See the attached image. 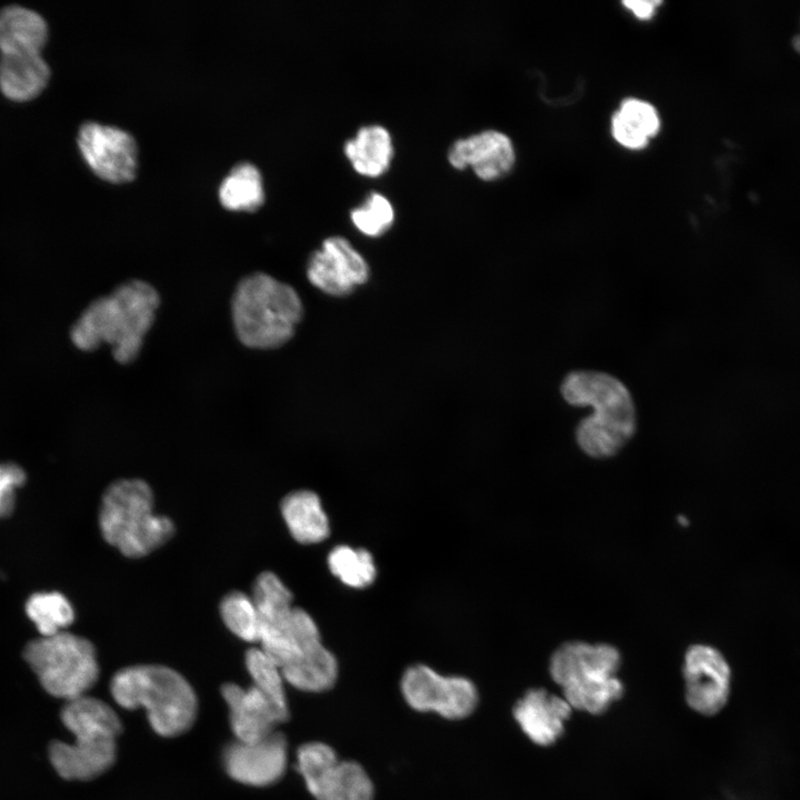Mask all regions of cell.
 Here are the masks:
<instances>
[{
	"label": "cell",
	"mask_w": 800,
	"mask_h": 800,
	"mask_svg": "<svg viewBox=\"0 0 800 800\" xmlns=\"http://www.w3.org/2000/svg\"><path fill=\"white\" fill-rule=\"evenodd\" d=\"M251 597L259 614V648L278 664L284 681L307 692L330 689L338 677L336 657L323 646L312 617L292 604L281 579L261 572Z\"/></svg>",
	"instance_id": "6da1fadb"
},
{
	"label": "cell",
	"mask_w": 800,
	"mask_h": 800,
	"mask_svg": "<svg viewBox=\"0 0 800 800\" xmlns=\"http://www.w3.org/2000/svg\"><path fill=\"white\" fill-rule=\"evenodd\" d=\"M159 304V293L150 283L126 281L89 303L71 327V341L82 351L107 343L117 362L130 363L140 353Z\"/></svg>",
	"instance_id": "7a4b0ae2"
},
{
	"label": "cell",
	"mask_w": 800,
	"mask_h": 800,
	"mask_svg": "<svg viewBox=\"0 0 800 800\" xmlns=\"http://www.w3.org/2000/svg\"><path fill=\"white\" fill-rule=\"evenodd\" d=\"M563 400L572 407H590L592 414L576 428V441L594 459L617 454L634 436L637 410L628 387L617 377L597 370H574L560 384Z\"/></svg>",
	"instance_id": "3957f363"
},
{
	"label": "cell",
	"mask_w": 800,
	"mask_h": 800,
	"mask_svg": "<svg viewBox=\"0 0 800 800\" xmlns=\"http://www.w3.org/2000/svg\"><path fill=\"white\" fill-rule=\"evenodd\" d=\"M60 716L73 741L54 740L49 744V760L57 773L66 780L86 781L106 772L114 763L122 730L116 711L86 694L66 701Z\"/></svg>",
	"instance_id": "277c9868"
},
{
	"label": "cell",
	"mask_w": 800,
	"mask_h": 800,
	"mask_svg": "<svg viewBox=\"0 0 800 800\" xmlns=\"http://www.w3.org/2000/svg\"><path fill=\"white\" fill-rule=\"evenodd\" d=\"M113 700L123 709L143 708L156 733L179 736L193 724L198 702L190 683L176 670L139 664L116 672L110 681Z\"/></svg>",
	"instance_id": "5b68a950"
},
{
	"label": "cell",
	"mask_w": 800,
	"mask_h": 800,
	"mask_svg": "<svg viewBox=\"0 0 800 800\" xmlns=\"http://www.w3.org/2000/svg\"><path fill=\"white\" fill-rule=\"evenodd\" d=\"M303 313L297 291L270 274L242 278L231 299V317L239 341L252 349H276L294 334Z\"/></svg>",
	"instance_id": "8992f818"
},
{
	"label": "cell",
	"mask_w": 800,
	"mask_h": 800,
	"mask_svg": "<svg viewBox=\"0 0 800 800\" xmlns=\"http://www.w3.org/2000/svg\"><path fill=\"white\" fill-rule=\"evenodd\" d=\"M620 667L621 654L616 647L569 641L552 652L548 669L573 711L599 716L624 693V684L618 677Z\"/></svg>",
	"instance_id": "52a82bcc"
},
{
	"label": "cell",
	"mask_w": 800,
	"mask_h": 800,
	"mask_svg": "<svg viewBox=\"0 0 800 800\" xmlns=\"http://www.w3.org/2000/svg\"><path fill=\"white\" fill-rule=\"evenodd\" d=\"M104 540L128 558H141L174 532L170 518L153 511V494L141 479H121L104 491L99 510Z\"/></svg>",
	"instance_id": "ba28073f"
},
{
	"label": "cell",
	"mask_w": 800,
	"mask_h": 800,
	"mask_svg": "<svg viewBox=\"0 0 800 800\" xmlns=\"http://www.w3.org/2000/svg\"><path fill=\"white\" fill-rule=\"evenodd\" d=\"M23 658L42 688L64 702L86 696L99 678L93 644L67 631L31 640Z\"/></svg>",
	"instance_id": "9c48e42d"
},
{
	"label": "cell",
	"mask_w": 800,
	"mask_h": 800,
	"mask_svg": "<svg viewBox=\"0 0 800 800\" xmlns=\"http://www.w3.org/2000/svg\"><path fill=\"white\" fill-rule=\"evenodd\" d=\"M297 767L316 800H373V784L364 769L354 761L340 760L326 743L302 744L297 751Z\"/></svg>",
	"instance_id": "30bf717a"
},
{
	"label": "cell",
	"mask_w": 800,
	"mask_h": 800,
	"mask_svg": "<svg viewBox=\"0 0 800 800\" xmlns=\"http://www.w3.org/2000/svg\"><path fill=\"white\" fill-rule=\"evenodd\" d=\"M401 692L412 709L450 720L468 717L479 700L477 688L469 679L442 676L424 664H414L404 671Z\"/></svg>",
	"instance_id": "8fae6325"
},
{
	"label": "cell",
	"mask_w": 800,
	"mask_h": 800,
	"mask_svg": "<svg viewBox=\"0 0 800 800\" xmlns=\"http://www.w3.org/2000/svg\"><path fill=\"white\" fill-rule=\"evenodd\" d=\"M683 696L694 712L711 717L727 704L731 691V669L726 657L710 644L690 646L682 663Z\"/></svg>",
	"instance_id": "7c38bea8"
},
{
	"label": "cell",
	"mask_w": 800,
	"mask_h": 800,
	"mask_svg": "<svg viewBox=\"0 0 800 800\" xmlns=\"http://www.w3.org/2000/svg\"><path fill=\"white\" fill-rule=\"evenodd\" d=\"M78 146L86 162L100 178L121 183L136 177L138 144L130 132L87 121L79 129Z\"/></svg>",
	"instance_id": "4fadbf2b"
},
{
	"label": "cell",
	"mask_w": 800,
	"mask_h": 800,
	"mask_svg": "<svg viewBox=\"0 0 800 800\" xmlns=\"http://www.w3.org/2000/svg\"><path fill=\"white\" fill-rule=\"evenodd\" d=\"M307 277L322 292L346 297L367 282L369 266L347 238L331 236L310 256Z\"/></svg>",
	"instance_id": "5bb4252c"
},
{
	"label": "cell",
	"mask_w": 800,
	"mask_h": 800,
	"mask_svg": "<svg viewBox=\"0 0 800 800\" xmlns=\"http://www.w3.org/2000/svg\"><path fill=\"white\" fill-rule=\"evenodd\" d=\"M223 766L236 781L266 787L277 782L288 763V744L282 733L274 731L256 741L234 740L223 750Z\"/></svg>",
	"instance_id": "9a60e30c"
},
{
	"label": "cell",
	"mask_w": 800,
	"mask_h": 800,
	"mask_svg": "<svg viewBox=\"0 0 800 800\" xmlns=\"http://www.w3.org/2000/svg\"><path fill=\"white\" fill-rule=\"evenodd\" d=\"M447 161L456 170L471 169L483 181L506 177L514 167L516 149L510 137L496 129H484L451 142Z\"/></svg>",
	"instance_id": "2e32d148"
},
{
	"label": "cell",
	"mask_w": 800,
	"mask_h": 800,
	"mask_svg": "<svg viewBox=\"0 0 800 800\" xmlns=\"http://www.w3.org/2000/svg\"><path fill=\"white\" fill-rule=\"evenodd\" d=\"M221 693L229 707L230 724L236 740L256 741L277 731L289 717V708L281 706L254 686L242 688L226 683Z\"/></svg>",
	"instance_id": "e0dca14e"
},
{
	"label": "cell",
	"mask_w": 800,
	"mask_h": 800,
	"mask_svg": "<svg viewBox=\"0 0 800 800\" xmlns=\"http://www.w3.org/2000/svg\"><path fill=\"white\" fill-rule=\"evenodd\" d=\"M572 712L561 694L544 688L527 690L512 709L520 730L539 747H551L562 738Z\"/></svg>",
	"instance_id": "ac0fdd59"
},
{
	"label": "cell",
	"mask_w": 800,
	"mask_h": 800,
	"mask_svg": "<svg viewBox=\"0 0 800 800\" xmlns=\"http://www.w3.org/2000/svg\"><path fill=\"white\" fill-rule=\"evenodd\" d=\"M342 152L359 176L379 178L391 168L396 149L386 126L367 123L343 142Z\"/></svg>",
	"instance_id": "d6986e66"
},
{
	"label": "cell",
	"mask_w": 800,
	"mask_h": 800,
	"mask_svg": "<svg viewBox=\"0 0 800 800\" xmlns=\"http://www.w3.org/2000/svg\"><path fill=\"white\" fill-rule=\"evenodd\" d=\"M50 78V69L39 51L0 53V90L17 102L39 96Z\"/></svg>",
	"instance_id": "ffe728a7"
},
{
	"label": "cell",
	"mask_w": 800,
	"mask_h": 800,
	"mask_svg": "<svg viewBox=\"0 0 800 800\" xmlns=\"http://www.w3.org/2000/svg\"><path fill=\"white\" fill-rule=\"evenodd\" d=\"M280 509L290 534L299 543H318L329 536V520L314 492H290L282 499Z\"/></svg>",
	"instance_id": "44dd1931"
},
{
	"label": "cell",
	"mask_w": 800,
	"mask_h": 800,
	"mask_svg": "<svg viewBox=\"0 0 800 800\" xmlns=\"http://www.w3.org/2000/svg\"><path fill=\"white\" fill-rule=\"evenodd\" d=\"M47 39V23L36 11L20 6L0 10V53L26 50L41 52Z\"/></svg>",
	"instance_id": "7402d4cb"
},
{
	"label": "cell",
	"mask_w": 800,
	"mask_h": 800,
	"mask_svg": "<svg viewBox=\"0 0 800 800\" xmlns=\"http://www.w3.org/2000/svg\"><path fill=\"white\" fill-rule=\"evenodd\" d=\"M660 128L657 110L650 103L630 98L621 103L612 117V136L622 147L632 150L644 148Z\"/></svg>",
	"instance_id": "603a6c76"
},
{
	"label": "cell",
	"mask_w": 800,
	"mask_h": 800,
	"mask_svg": "<svg viewBox=\"0 0 800 800\" xmlns=\"http://www.w3.org/2000/svg\"><path fill=\"white\" fill-rule=\"evenodd\" d=\"M264 196L259 169L247 161L233 166L219 187V199L230 210H256Z\"/></svg>",
	"instance_id": "cb8c5ba5"
},
{
	"label": "cell",
	"mask_w": 800,
	"mask_h": 800,
	"mask_svg": "<svg viewBox=\"0 0 800 800\" xmlns=\"http://www.w3.org/2000/svg\"><path fill=\"white\" fill-rule=\"evenodd\" d=\"M26 612L41 637L62 632L74 619L69 600L60 592H38L26 602Z\"/></svg>",
	"instance_id": "d4e9b609"
},
{
	"label": "cell",
	"mask_w": 800,
	"mask_h": 800,
	"mask_svg": "<svg viewBox=\"0 0 800 800\" xmlns=\"http://www.w3.org/2000/svg\"><path fill=\"white\" fill-rule=\"evenodd\" d=\"M328 567L343 584L357 589L370 586L377 573L373 557L368 550L346 544L330 551Z\"/></svg>",
	"instance_id": "484cf974"
},
{
	"label": "cell",
	"mask_w": 800,
	"mask_h": 800,
	"mask_svg": "<svg viewBox=\"0 0 800 800\" xmlns=\"http://www.w3.org/2000/svg\"><path fill=\"white\" fill-rule=\"evenodd\" d=\"M349 217L360 233L378 238L391 229L396 219V209L389 197L379 191H371L350 210Z\"/></svg>",
	"instance_id": "4316f807"
},
{
	"label": "cell",
	"mask_w": 800,
	"mask_h": 800,
	"mask_svg": "<svg viewBox=\"0 0 800 800\" xmlns=\"http://www.w3.org/2000/svg\"><path fill=\"white\" fill-rule=\"evenodd\" d=\"M226 627L247 642L259 641V614L251 596L242 591L226 594L219 606Z\"/></svg>",
	"instance_id": "83f0119b"
},
{
	"label": "cell",
	"mask_w": 800,
	"mask_h": 800,
	"mask_svg": "<svg viewBox=\"0 0 800 800\" xmlns=\"http://www.w3.org/2000/svg\"><path fill=\"white\" fill-rule=\"evenodd\" d=\"M252 686L277 703L288 707L284 679L278 664L261 649L250 648L244 657Z\"/></svg>",
	"instance_id": "f1b7e54d"
},
{
	"label": "cell",
	"mask_w": 800,
	"mask_h": 800,
	"mask_svg": "<svg viewBox=\"0 0 800 800\" xmlns=\"http://www.w3.org/2000/svg\"><path fill=\"white\" fill-rule=\"evenodd\" d=\"M24 470L12 462L0 463V519L9 517L14 508L17 488L26 482Z\"/></svg>",
	"instance_id": "f546056e"
},
{
	"label": "cell",
	"mask_w": 800,
	"mask_h": 800,
	"mask_svg": "<svg viewBox=\"0 0 800 800\" xmlns=\"http://www.w3.org/2000/svg\"><path fill=\"white\" fill-rule=\"evenodd\" d=\"M659 3L660 2L658 1L630 0L624 1L623 6L629 9L637 18L649 19L654 13V10Z\"/></svg>",
	"instance_id": "4dcf8cb0"
}]
</instances>
